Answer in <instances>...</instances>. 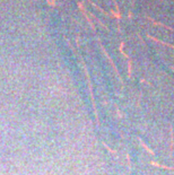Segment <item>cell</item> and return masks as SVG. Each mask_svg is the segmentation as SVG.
Masks as SVG:
<instances>
[{"instance_id":"1","label":"cell","mask_w":174,"mask_h":175,"mask_svg":"<svg viewBox=\"0 0 174 175\" xmlns=\"http://www.w3.org/2000/svg\"><path fill=\"white\" fill-rule=\"evenodd\" d=\"M148 37L150 40H153V41H155V42L159 43V44H163V45H166V47H172V49H174V45L173 44H170V43H166V42H163V41H161V40H158L157 37H155V36H152V35H148Z\"/></svg>"},{"instance_id":"2","label":"cell","mask_w":174,"mask_h":175,"mask_svg":"<svg viewBox=\"0 0 174 175\" xmlns=\"http://www.w3.org/2000/svg\"><path fill=\"white\" fill-rule=\"evenodd\" d=\"M149 19V21H152L154 25H158V26H163V27H165V28H167V30H170V31H172V32H174V28H172V27H170V26H167V25H165V24H162V23H158V21H155L154 19H152L150 17H147Z\"/></svg>"},{"instance_id":"3","label":"cell","mask_w":174,"mask_h":175,"mask_svg":"<svg viewBox=\"0 0 174 175\" xmlns=\"http://www.w3.org/2000/svg\"><path fill=\"white\" fill-rule=\"evenodd\" d=\"M150 165H153V166H156V167H161V168H164V170H169V171H174L173 167L165 166V165H161V164H157V163H155V162H150Z\"/></svg>"},{"instance_id":"4","label":"cell","mask_w":174,"mask_h":175,"mask_svg":"<svg viewBox=\"0 0 174 175\" xmlns=\"http://www.w3.org/2000/svg\"><path fill=\"white\" fill-rule=\"evenodd\" d=\"M140 144H141V145H143V146H144V147H145V149H146V150H147V151H148V153H149V154H150V155H155V151H153V150H152V149H149V148H148V147H147V146H146V145H145V144H144V142H143V141H141V139H140Z\"/></svg>"}]
</instances>
